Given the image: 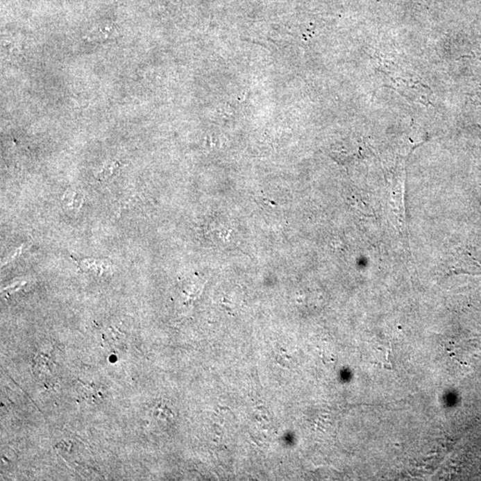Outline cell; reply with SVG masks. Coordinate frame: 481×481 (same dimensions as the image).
Segmentation results:
<instances>
[{
    "label": "cell",
    "instance_id": "cell-1",
    "mask_svg": "<svg viewBox=\"0 0 481 481\" xmlns=\"http://www.w3.org/2000/svg\"><path fill=\"white\" fill-rule=\"evenodd\" d=\"M77 263L84 271L93 272L97 276L109 275L112 271L111 264L102 260H77Z\"/></svg>",
    "mask_w": 481,
    "mask_h": 481
},
{
    "label": "cell",
    "instance_id": "cell-2",
    "mask_svg": "<svg viewBox=\"0 0 481 481\" xmlns=\"http://www.w3.org/2000/svg\"><path fill=\"white\" fill-rule=\"evenodd\" d=\"M84 194L78 189H68L62 198V206L68 213L75 215L83 205Z\"/></svg>",
    "mask_w": 481,
    "mask_h": 481
},
{
    "label": "cell",
    "instance_id": "cell-3",
    "mask_svg": "<svg viewBox=\"0 0 481 481\" xmlns=\"http://www.w3.org/2000/svg\"><path fill=\"white\" fill-rule=\"evenodd\" d=\"M119 168V162H113L112 163H110V164L106 165L105 168L103 169V171L101 172H99V178H102V179H106L112 175V173L116 171Z\"/></svg>",
    "mask_w": 481,
    "mask_h": 481
}]
</instances>
